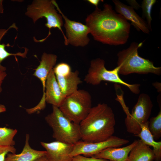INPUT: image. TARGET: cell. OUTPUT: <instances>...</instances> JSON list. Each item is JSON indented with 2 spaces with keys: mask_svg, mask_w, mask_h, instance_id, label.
<instances>
[{
  "mask_svg": "<svg viewBox=\"0 0 161 161\" xmlns=\"http://www.w3.org/2000/svg\"><path fill=\"white\" fill-rule=\"evenodd\" d=\"M103 7V10L96 7L85 19L90 33L95 40L103 44H125L129 38L130 24L110 4L106 3Z\"/></svg>",
  "mask_w": 161,
  "mask_h": 161,
  "instance_id": "cell-1",
  "label": "cell"
},
{
  "mask_svg": "<svg viewBox=\"0 0 161 161\" xmlns=\"http://www.w3.org/2000/svg\"><path fill=\"white\" fill-rule=\"evenodd\" d=\"M115 124L112 108L106 104L99 103L92 107L79 124L81 140L89 143L105 141L113 136Z\"/></svg>",
  "mask_w": 161,
  "mask_h": 161,
  "instance_id": "cell-2",
  "label": "cell"
},
{
  "mask_svg": "<svg viewBox=\"0 0 161 161\" xmlns=\"http://www.w3.org/2000/svg\"><path fill=\"white\" fill-rule=\"evenodd\" d=\"M143 44V42H133L128 48L118 52L117 66L119 67V74L127 75L133 73H151L160 75L161 67L155 66L152 61L139 55L138 50Z\"/></svg>",
  "mask_w": 161,
  "mask_h": 161,
  "instance_id": "cell-3",
  "label": "cell"
},
{
  "mask_svg": "<svg viewBox=\"0 0 161 161\" xmlns=\"http://www.w3.org/2000/svg\"><path fill=\"white\" fill-rule=\"evenodd\" d=\"M45 120L52 129V137L56 141L75 144L81 140L79 124L72 121L58 107L52 106V112Z\"/></svg>",
  "mask_w": 161,
  "mask_h": 161,
  "instance_id": "cell-4",
  "label": "cell"
},
{
  "mask_svg": "<svg viewBox=\"0 0 161 161\" xmlns=\"http://www.w3.org/2000/svg\"><path fill=\"white\" fill-rule=\"evenodd\" d=\"M25 15L31 18L34 23L39 18L44 17L47 21L45 26L49 29V33L44 41L51 34L52 28H57L61 32L64 39L65 45H68L67 39L63 32L62 27L64 25L63 17L58 13L52 0H34L27 6Z\"/></svg>",
  "mask_w": 161,
  "mask_h": 161,
  "instance_id": "cell-5",
  "label": "cell"
},
{
  "mask_svg": "<svg viewBox=\"0 0 161 161\" xmlns=\"http://www.w3.org/2000/svg\"><path fill=\"white\" fill-rule=\"evenodd\" d=\"M105 65L104 60L100 58L91 61L88 73L84 80L86 83L94 86L97 85L103 81L118 83L127 87L134 94H137L140 93V84H129L120 78L119 75V66H117L113 70H108Z\"/></svg>",
  "mask_w": 161,
  "mask_h": 161,
  "instance_id": "cell-6",
  "label": "cell"
},
{
  "mask_svg": "<svg viewBox=\"0 0 161 161\" xmlns=\"http://www.w3.org/2000/svg\"><path fill=\"white\" fill-rule=\"evenodd\" d=\"M92 107V97L89 92L84 89H78L66 96L59 108L72 121L79 124Z\"/></svg>",
  "mask_w": 161,
  "mask_h": 161,
  "instance_id": "cell-7",
  "label": "cell"
},
{
  "mask_svg": "<svg viewBox=\"0 0 161 161\" xmlns=\"http://www.w3.org/2000/svg\"><path fill=\"white\" fill-rule=\"evenodd\" d=\"M153 105L150 96L142 93L139 95L131 113L126 116L125 124L129 133L137 136L140 133L141 125L148 121Z\"/></svg>",
  "mask_w": 161,
  "mask_h": 161,
  "instance_id": "cell-8",
  "label": "cell"
},
{
  "mask_svg": "<svg viewBox=\"0 0 161 161\" xmlns=\"http://www.w3.org/2000/svg\"><path fill=\"white\" fill-rule=\"evenodd\" d=\"M52 1L56 9L64 20V25L68 44L76 47H84L87 45L90 40L88 36L90 33L89 27L80 22L69 19L63 13L56 1Z\"/></svg>",
  "mask_w": 161,
  "mask_h": 161,
  "instance_id": "cell-9",
  "label": "cell"
},
{
  "mask_svg": "<svg viewBox=\"0 0 161 161\" xmlns=\"http://www.w3.org/2000/svg\"><path fill=\"white\" fill-rule=\"evenodd\" d=\"M129 142L128 140L113 136L105 141L98 142L89 143L80 140L74 144L71 156L73 157L83 155L86 157H92L107 148L120 147Z\"/></svg>",
  "mask_w": 161,
  "mask_h": 161,
  "instance_id": "cell-10",
  "label": "cell"
},
{
  "mask_svg": "<svg viewBox=\"0 0 161 161\" xmlns=\"http://www.w3.org/2000/svg\"><path fill=\"white\" fill-rule=\"evenodd\" d=\"M45 149L46 156L50 161H72L71 154L74 144L55 141L50 143L41 142Z\"/></svg>",
  "mask_w": 161,
  "mask_h": 161,
  "instance_id": "cell-11",
  "label": "cell"
},
{
  "mask_svg": "<svg viewBox=\"0 0 161 161\" xmlns=\"http://www.w3.org/2000/svg\"><path fill=\"white\" fill-rule=\"evenodd\" d=\"M116 12L122 15L126 20L131 21V24L138 31L148 34L150 31L146 21L141 18L130 6L124 4L118 0H112Z\"/></svg>",
  "mask_w": 161,
  "mask_h": 161,
  "instance_id": "cell-12",
  "label": "cell"
},
{
  "mask_svg": "<svg viewBox=\"0 0 161 161\" xmlns=\"http://www.w3.org/2000/svg\"><path fill=\"white\" fill-rule=\"evenodd\" d=\"M45 98L48 103L59 108L66 98L57 81L53 69L49 74L46 83Z\"/></svg>",
  "mask_w": 161,
  "mask_h": 161,
  "instance_id": "cell-13",
  "label": "cell"
},
{
  "mask_svg": "<svg viewBox=\"0 0 161 161\" xmlns=\"http://www.w3.org/2000/svg\"><path fill=\"white\" fill-rule=\"evenodd\" d=\"M57 56L54 54L44 52L41 56L39 65L35 69L33 75L41 81L43 89L41 99L45 100V86L47 77L56 64Z\"/></svg>",
  "mask_w": 161,
  "mask_h": 161,
  "instance_id": "cell-14",
  "label": "cell"
},
{
  "mask_svg": "<svg viewBox=\"0 0 161 161\" xmlns=\"http://www.w3.org/2000/svg\"><path fill=\"white\" fill-rule=\"evenodd\" d=\"M55 75L61 90L66 97L77 91L78 85L82 83L79 76V71L77 70Z\"/></svg>",
  "mask_w": 161,
  "mask_h": 161,
  "instance_id": "cell-15",
  "label": "cell"
},
{
  "mask_svg": "<svg viewBox=\"0 0 161 161\" xmlns=\"http://www.w3.org/2000/svg\"><path fill=\"white\" fill-rule=\"evenodd\" d=\"M137 141L138 140H135L130 145L122 148H107L92 157L110 161H126L130 151L136 145Z\"/></svg>",
  "mask_w": 161,
  "mask_h": 161,
  "instance_id": "cell-16",
  "label": "cell"
},
{
  "mask_svg": "<svg viewBox=\"0 0 161 161\" xmlns=\"http://www.w3.org/2000/svg\"><path fill=\"white\" fill-rule=\"evenodd\" d=\"M30 135H26L25 143L22 152L20 154L8 153L4 161H34L42 156L46 155V151H41L32 148L29 143Z\"/></svg>",
  "mask_w": 161,
  "mask_h": 161,
  "instance_id": "cell-17",
  "label": "cell"
},
{
  "mask_svg": "<svg viewBox=\"0 0 161 161\" xmlns=\"http://www.w3.org/2000/svg\"><path fill=\"white\" fill-rule=\"evenodd\" d=\"M155 159L154 151L149 146L140 140L130 151L126 161H153Z\"/></svg>",
  "mask_w": 161,
  "mask_h": 161,
  "instance_id": "cell-18",
  "label": "cell"
},
{
  "mask_svg": "<svg viewBox=\"0 0 161 161\" xmlns=\"http://www.w3.org/2000/svg\"><path fill=\"white\" fill-rule=\"evenodd\" d=\"M148 121L141 125V130L137 136L145 144L153 148L156 161H161V142L154 140L148 128Z\"/></svg>",
  "mask_w": 161,
  "mask_h": 161,
  "instance_id": "cell-19",
  "label": "cell"
},
{
  "mask_svg": "<svg viewBox=\"0 0 161 161\" xmlns=\"http://www.w3.org/2000/svg\"><path fill=\"white\" fill-rule=\"evenodd\" d=\"M11 28H14L17 30L18 27L16 26L15 23L10 26L7 29H0V72L5 71L6 68L1 65L2 62L7 57L11 56H14L16 58V56H19L23 58L26 57V55L28 51V49L25 48L24 52H20L16 53H10L7 51L5 49L6 47L11 46L9 44H5L4 43L1 44V41L4 36L7 32L8 30Z\"/></svg>",
  "mask_w": 161,
  "mask_h": 161,
  "instance_id": "cell-20",
  "label": "cell"
},
{
  "mask_svg": "<svg viewBox=\"0 0 161 161\" xmlns=\"http://www.w3.org/2000/svg\"><path fill=\"white\" fill-rule=\"evenodd\" d=\"M17 131L16 129L0 127V145L14 146L16 143L13 138Z\"/></svg>",
  "mask_w": 161,
  "mask_h": 161,
  "instance_id": "cell-21",
  "label": "cell"
},
{
  "mask_svg": "<svg viewBox=\"0 0 161 161\" xmlns=\"http://www.w3.org/2000/svg\"><path fill=\"white\" fill-rule=\"evenodd\" d=\"M149 130L154 140H157L161 137V109L157 115L151 117L148 121Z\"/></svg>",
  "mask_w": 161,
  "mask_h": 161,
  "instance_id": "cell-22",
  "label": "cell"
},
{
  "mask_svg": "<svg viewBox=\"0 0 161 161\" xmlns=\"http://www.w3.org/2000/svg\"><path fill=\"white\" fill-rule=\"evenodd\" d=\"M156 2V0H143L142 3L141 7L143 12V16L146 20V22L150 31H151V22L152 20L151 12L152 7Z\"/></svg>",
  "mask_w": 161,
  "mask_h": 161,
  "instance_id": "cell-23",
  "label": "cell"
},
{
  "mask_svg": "<svg viewBox=\"0 0 161 161\" xmlns=\"http://www.w3.org/2000/svg\"><path fill=\"white\" fill-rule=\"evenodd\" d=\"M16 152V149L14 146L0 145V161H4L9 153L15 154Z\"/></svg>",
  "mask_w": 161,
  "mask_h": 161,
  "instance_id": "cell-24",
  "label": "cell"
},
{
  "mask_svg": "<svg viewBox=\"0 0 161 161\" xmlns=\"http://www.w3.org/2000/svg\"><path fill=\"white\" fill-rule=\"evenodd\" d=\"M72 161H110L106 159L95 157H86L81 155L74 156L72 157Z\"/></svg>",
  "mask_w": 161,
  "mask_h": 161,
  "instance_id": "cell-25",
  "label": "cell"
},
{
  "mask_svg": "<svg viewBox=\"0 0 161 161\" xmlns=\"http://www.w3.org/2000/svg\"><path fill=\"white\" fill-rule=\"evenodd\" d=\"M126 1L134 9L138 10L141 7V6L134 0H128Z\"/></svg>",
  "mask_w": 161,
  "mask_h": 161,
  "instance_id": "cell-26",
  "label": "cell"
},
{
  "mask_svg": "<svg viewBox=\"0 0 161 161\" xmlns=\"http://www.w3.org/2000/svg\"><path fill=\"white\" fill-rule=\"evenodd\" d=\"M7 75L5 71L0 72V94L2 91V84Z\"/></svg>",
  "mask_w": 161,
  "mask_h": 161,
  "instance_id": "cell-27",
  "label": "cell"
},
{
  "mask_svg": "<svg viewBox=\"0 0 161 161\" xmlns=\"http://www.w3.org/2000/svg\"><path fill=\"white\" fill-rule=\"evenodd\" d=\"M102 0H87V1L89 3L92 4L96 7H98V6L100 2Z\"/></svg>",
  "mask_w": 161,
  "mask_h": 161,
  "instance_id": "cell-28",
  "label": "cell"
},
{
  "mask_svg": "<svg viewBox=\"0 0 161 161\" xmlns=\"http://www.w3.org/2000/svg\"><path fill=\"white\" fill-rule=\"evenodd\" d=\"M34 161H50L46 155L40 157L36 159Z\"/></svg>",
  "mask_w": 161,
  "mask_h": 161,
  "instance_id": "cell-29",
  "label": "cell"
},
{
  "mask_svg": "<svg viewBox=\"0 0 161 161\" xmlns=\"http://www.w3.org/2000/svg\"><path fill=\"white\" fill-rule=\"evenodd\" d=\"M153 85L157 89L159 92H161V83L159 82H155L153 83Z\"/></svg>",
  "mask_w": 161,
  "mask_h": 161,
  "instance_id": "cell-30",
  "label": "cell"
},
{
  "mask_svg": "<svg viewBox=\"0 0 161 161\" xmlns=\"http://www.w3.org/2000/svg\"><path fill=\"white\" fill-rule=\"evenodd\" d=\"M6 111V108L5 106L3 104H0V113L5 112Z\"/></svg>",
  "mask_w": 161,
  "mask_h": 161,
  "instance_id": "cell-31",
  "label": "cell"
},
{
  "mask_svg": "<svg viewBox=\"0 0 161 161\" xmlns=\"http://www.w3.org/2000/svg\"><path fill=\"white\" fill-rule=\"evenodd\" d=\"M3 0H0V13H3L4 12V9L2 4Z\"/></svg>",
  "mask_w": 161,
  "mask_h": 161,
  "instance_id": "cell-32",
  "label": "cell"
}]
</instances>
